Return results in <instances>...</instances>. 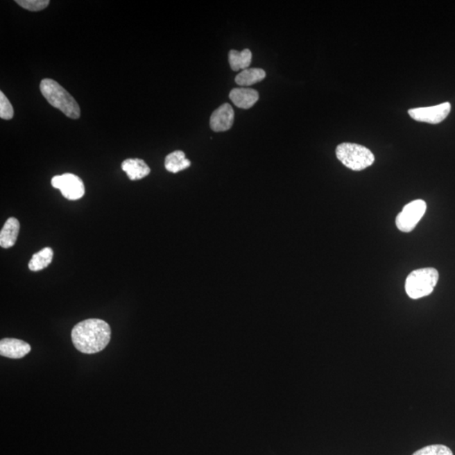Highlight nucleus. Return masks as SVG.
<instances>
[{"mask_svg":"<svg viewBox=\"0 0 455 455\" xmlns=\"http://www.w3.org/2000/svg\"><path fill=\"white\" fill-rule=\"evenodd\" d=\"M111 327L100 319L81 321L73 328L71 337L74 347L85 354H95L104 350L111 341Z\"/></svg>","mask_w":455,"mask_h":455,"instance_id":"1","label":"nucleus"},{"mask_svg":"<svg viewBox=\"0 0 455 455\" xmlns=\"http://www.w3.org/2000/svg\"><path fill=\"white\" fill-rule=\"evenodd\" d=\"M40 90L42 96L52 107L60 110L69 119H80V105L76 99L58 82L52 78H44L41 82Z\"/></svg>","mask_w":455,"mask_h":455,"instance_id":"2","label":"nucleus"},{"mask_svg":"<svg viewBox=\"0 0 455 455\" xmlns=\"http://www.w3.org/2000/svg\"><path fill=\"white\" fill-rule=\"evenodd\" d=\"M439 274L433 268H421L413 271L406 280V292L413 300L429 295L433 292L438 282Z\"/></svg>","mask_w":455,"mask_h":455,"instance_id":"3","label":"nucleus"},{"mask_svg":"<svg viewBox=\"0 0 455 455\" xmlns=\"http://www.w3.org/2000/svg\"><path fill=\"white\" fill-rule=\"evenodd\" d=\"M336 155L343 166L355 171L371 166L375 160L374 154L368 148L357 144H339Z\"/></svg>","mask_w":455,"mask_h":455,"instance_id":"4","label":"nucleus"},{"mask_svg":"<svg viewBox=\"0 0 455 455\" xmlns=\"http://www.w3.org/2000/svg\"><path fill=\"white\" fill-rule=\"evenodd\" d=\"M427 203L423 200L418 199L406 204L395 219V225L399 230L404 233L413 231L424 216Z\"/></svg>","mask_w":455,"mask_h":455,"instance_id":"5","label":"nucleus"},{"mask_svg":"<svg viewBox=\"0 0 455 455\" xmlns=\"http://www.w3.org/2000/svg\"><path fill=\"white\" fill-rule=\"evenodd\" d=\"M51 183L54 188L60 189L62 195L67 199L74 201L83 198L85 195V184L78 175L71 173L56 175Z\"/></svg>","mask_w":455,"mask_h":455,"instance_id":"6","label":"nucleus"},{"mask_svg":"<svg viewBox=\"0 0 455 455\" xmlns=\"http://www.w3.org/2000/svg\"><path fill=\"white\" fill-rule=\"evenodd\" d=\"M451 111L449 102H445L434 107L410 109L408 111L411 119L430 124H438L446 119Z\"/></svg>","mask_w":455,"mask_h":455,"instance_id":"7","label":"nucleus"},{"mask_svg":"<svg viewBox=\"0 0 455 455\" xmlns=\"http://www.w3.org/2000/svg\"><path fill=\"white\" fill-rule=\"evenodd\" d=\"M234 112L230 104H223L212 114L210 127L214 132H225L232 128Z\"/></svg>","mask_w":455,"mask_h":455,"instance_id":"8","label":"nucleus"},{"mask_svg":"<svg viewBox=\"0 0 455 455\" xmlns=\"http://www.w3.org/2000/svg\"><path fill=\"white\" fill-rule=\"evenodd\" d=\"M31 350L30 345L24 341L5 338L0 341V354L6 358L22 359L28 354Z\"/></svg>","mask_w":455,"mask_h":455,"instance_id":"9","label":"nucleus"},{"mask_svg":"<svg viewBox=\"0 0 455 455\" xmlns=\"http://www.w3.org/2000/svg\"><path fill=\"white\" fill-rule=\"evenodd\" d=\"M230 100L239 108H252L259 100V93L250 88H234L230 93Z\"/></svg>","mask_w":455,"mask_h":455,"instance_id":"10","label":"nucleus"},{"mask_svg":"<svg viewBox=\"0 0 455 455\" xmlns=\"http://www.w3.org/2000/svg\"><path fill=\"white\" fill-rule=\"evenodd\" d=\"M121 169L131 180L143 179L151 173V168L140 159L125 160L121 164Z\"/></svg>","mask_w":455,"mask_h":455,"instance_id":"11","label":"nucleus"},{"mask_svg":"<svg viewBox=\"0 0 455 455\" xmlns=\"http://www.w3.org/2000/svg\"><path fill=\"white\" fill-rule=\"evenodd\" d=\"M19 223L15 218H10L6 222L0 232V246L3 248H10L17 241Z\"/></svg>","mask_w":455,"mask_h":455,"instance_id":"12","label":"nucleus"},{"mask_svg":"<svg viewBox=\"0 0 455 455\" xmlns=\"http://www.w3.org/2000/svg\"><path fill=\"white\" fill-rule=\"evenodd\" d=\"M190 166V160L187 159L185 153L180 151L171 153L164 160V167L171 173H178L189 168Z\"/></svg>","mask_w":455,"mask_h":455,"instance_id":"13","label":"nucleus"},{"mask_svg":"<svg viewBox=\"0 0 455 455\" xmlns=\"http://www.w3.org/2000/svg\"><path fill=\"white\" fill-rule=\"evenodd\" d=\"M252 60V53L249 49L239 52L237 50H231L229 53V62L231 69L234 71L245 70L249 68Z\"/></svg>","mask_w":455,"mask_h":455,"instance_id":"14","label":"nucleus"},{"mask_svg":"<svg viewBox=\"0 0 455 455\" xmlns=\"http://www.w3.org/2000/svg\"><path fill=\"white\" fill-rule=\"evenodd\" d=\"M53 250L50 247H45L40 252L34 254L29 262V269L33 272L43 270L52 264Z\"/></svg>","mask_w":455,"mask_h":455,"instance_id":"15","label":"nucleus"},{"mask_svg":"<svg viewBox=\"0 0 455 455\" xmlns=\"http://www.w3.org/2000/svg\"><path fill=\"white\" fill-rule=\"evenodd\" d=\"M266 77V72L264 69L253 68L243 70L235 78L237 84L241 86H250L264 80Z\"/></svg>","mask_w":455,"mask_h":455,"instance_id":"16","label":"nucleus"},{"mask_svg":"<svg viewBox=\"0 0 455 455\" xmlns=\"http://www.w3.org/2000/svg\"><path fill=\"white\" fill-rule=\"evenodd\" d=\"M413 455H454L449 447L442 445H434L424 447L415 451Z\"/></svg>","mask_w":455,"mask_h":455,"instance_id":"17","label":"nucleus"},{"mask_svg":"<svg viewBox=\"0 0 455 455\" xmlns=\"http://www.w3.org/2000/svg\"><path fill=\"white\" fill-rule=\"evenodd\" d=\"M19 6L31 11H40L46 9L49 5V0H17Z\"/></svg>","mask_w":455,"mask_h":455,"instance_id":"18","label":"nucleus"},{"mask_svg":"<svg viewBox=\"0 0 455 455\" xmlns=\"http://www.w3.org/2000/svg\"><path fill=\"white\" fill-rule=\"evenodd\" d=\"M14 117V109L8 98L3 92H0V117L2 119L10 120Z\"/></svg>","mask_w":455,"mask_h":455,"instance_id":"19","label":"nucleus"}]
</instances>
